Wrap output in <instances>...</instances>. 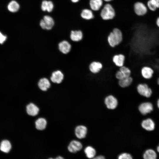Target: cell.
Masks as SVG:
<instances>
[{
  "mask_svg": "<svg viewBox=\"0 0 159 159\" xmlns=\"http://www.w3.org/2000/svg\"><path fill=\"white\" fill-rule=\"evenodd\" d=\"M82 33L81 31H72L71 32L70 38L73 41H79L82 39Z\"/></svg>",
  "mask_w": 159,
  "mask_h": 159,
  "instance_id": "7402d4cb",
  "label": "cell"
},
{
  "mask_svg": "<svg viewBox=\"0 0 159 159\" xmlns=\"http://www.w3.org/2000/svg\"><path fill=\"white\" fill-rule=\"evenodd\" d=\"M19 8L18 3L15 1H12L9 2L8 6V9L11 12H14L17 11Z\"/></svg>",
  "mask_w": 159,
  "mask_h": 159,
  "instance_id": "484cf974",
  "label": "cell"
},
{
  "mask_svg": "<svg viewBox=\"0 0 159 159\" xmlns=\"http://www.w3.org/2000/svg\"><path fill=\"white\" fill-rule=\"evenodd\" d=\"M154 70L150 67L145 66L141 69V74L142 77L146 79H149L153 77Z\"/></svg>",
  "mask_w": 159,
  "mask_h": 159,
  "instance_id": "7c38bea8",
  "label": "cell"
},
{
  "mask_svg": "<svg viewBox=\"0 0 159 159\" xmlns=\"http://www.w3.org/2000/svg\"><path fill=\"white\" fill-rule=\"evenodd\" d=\"M104 1H110L112 0H104Z\"/></svg>",
  "mask_w": 159,
  "mask_h": 159,
  "instance_id": "ab89813d",
  "label": "cell"
},
{
  "mask_svg": "<svg viewBox=\"0 0 159 159\" xmlns=\"http://www.w3.org/2000/svg\"><path fill=\"white\" fill-rule=\"evenodd\" d=\"M147 5L149 8L152 11L155 10L157 9L156 6L153 3L151 0L148 1Z\"/></svg>",
  "mask_w": 159,
  "mask_h": 159,
  "instance_id": "f546056e",
  "label": "cell"
},
{
  "mask_svg": "<svg viewBox=\"0 0 159 159\" xmlns=\"http://www.w3.org/2000/svg\"><path fill=\"white\" fill-rule=\"evenodd\" d=\"M135 13L138 16H142L145 14L147 12V8L145 5L140 2L136 3L134 6Z\"/></svg>",
  "mask_w": 159,
  "mask_h": 159,
  "instance_id": "9c48e42d",
  "label": "cell"
},
{
  "mask_svg": "<svg viewBox=\"0 0 159 159\" xmlns=\"http://www.w3.org/2000/svg\"><path fill=\"white\" fill-rule=\"evenodd\" d=\"M156 24L157 26L159 28V17L156 20Z\"/></svg>",
  "mask_w": 159,
  "mask_h": 159,
  "instance_id": "e575fe53",
  "label": "cell"
},
{
  "mask_svg": "<svg viewBox=\"0 0 159 159\" xmlns=\"http://www.w3.org/2000/svg\"><path fill=\"white\" fill-rule=\"evenodd\" d=\"M36 128L39 130L44 129L46 126L47 122L43 118H39L35 122Z\"/></svg>",
  "mask_w": 159,
  "mask_h": 159,
  "instance_id": "ffe728a7",
  "label": "cell"
},
{
  "mask_svg": "<svg viewBox=\"0 0 159 159\" xmlns=\"http://www.w3.org/2000/svg\"><path fill=\"white\" fill-rule=\"evenodd\" d=\"M133 81L132 78L130 76L119 80L118 83L120 87L125 88L130 86L132 84Z\"/></svg>",
  "mask_w": 159,
  "mask_h": 159,
  "instance_id": "e0dca14e",
  "label": "cell"
},
{
  "mask_svg": "<svg viewBox=\"0 0 159 159\" xmlns=\"http://www.w3.org/2000/svg\"><path fill=\"white\" fill-rule=\"evenodd\" d=\"M11 145L10 142L7 140H2L0 144V150L5 153H8L10 150Z\"/></svg>",
  "mask_w": 159,
  "mask_h": 159,
  "instance_id": "d6986e66",
  "label": "cell"
},
{
  "mask_svg": "<svg viewBox=\"0 0 159 159\" xmlns=\"http://www.w3.org/2000/svg\"><path fill=\"white\" fill-rule=\"evenodd\" d=\"M71 1L74 3L77 2L79 1V0H71Z\"/></svg>",
  "mask_w": 159,
  "mask_h": 159,
  "instance_id": "d590c367",
  "label": "cell"
},
{
  "mask_svg": "<svg viewBox=\"0 0 159 159\" xmlns=\"http://www.w3.org/2000/svg\"><path fill=\"white\" fill-rule=\"evenodd\" d=\"M151 1L157 8H159V0H151Z\"/></svg>",
  "mask_w": 159,
  "mask_h": 159,
  "instance_id": "1f68e13d",
  "label": "cell"
},
{
  "mask_svg": "<svg viewBox=\"0 0 159 159\" xmlns=\"http://www.w3.org/2000/svg\"><path fill=\"white\" fill-rule=\"evenodd\" d=\"M102 4V0H91L90 5L91 9L94 11L100 9Z\"/></svg>",
  "mask_w": 159,
  "mask_h": 159,
  "instance_id": "d4e9b609",
  "label": "cell"
},
{
  "mask_svg": "<svg viewBox=\"0 0 159 159\" xmlns=\"http://www.w3.org/2000/svg\"><path fill=\"white\" fill-rule=\"evenodd\" d=\"M53 7V4L51 1L44 0L42 3L41 8L43 11H47L49 12H50L52 10Z\"/></svg>",
  "mask_w": 159,
  "mask_h": 159,
  "instance_id": "44dd1931",
  "label": "cell"
},
{
  "mask_svg": "<svg viewBox=\"0 0 159 159\" xmlns=\"http://www.w3.org/2000/svg\"><path fill=\"white\" fill-rule=\"evenodd\" d=\"M83 147L82 143L79 141L73 140L71 141L67 147L68 150L72 153H75L80 151Z\"/></svg>",
  "mask_w": 159,
  "mask_h": 159,
  "instance_id": "5b68a950",
  "label": "cell"
},
{
  "mask_svg": "<svg viewBox=\"0 0 159 159\" xmlns=\"http://www.w3.org/2000/svg\"><path fill=\"white\" fill-rule=\"evenodd\" d=\"M0 37V43L1 44H2L7 39V36L1 32Z\"/></svg>",
  "mask_w": 159,
  "mask_h": 159,
  "instance_id": "4dcf8cb0",
  "label": "cell"
},
{
  "mask_svg": "<svg viewBox=\"0 0 159 159\" xmlns=\"http://www.w3.org/2000/svg\"><path fill=\"white\" fill-rule=\"evenodd\" d=\"M59 51L64 54L68 53L70 51L71 45L68 42L63 41L60 42L58 45Z\"/></svg>",
  "mask_w": 159,
  "mask_h": 159,
  "instance_id": "9a60e30c",
  "label": "cell"
},
{
  "mask_svg": "<svg viewBox=\"0 0 159 159\" xmlns=\"http://www.w3.org/2000/svg\"><path fill=\"white\" fill-rule=\"evenodd\" d=\"M137 89L138 93L144 97H150L152 93V90L146 83H140L138 85Z\"/></svg>",
  "mask_w": 159,
  "mask_h": 159,
  "instance_id": "3957f363",
  "label": "cell"
},
{
  "mask_svg": "<svg viewBox=\"0 0 159 159\" xmlns=\"http://www.w3.org/2000/svg\"><path fill=\"white\" fill-rule=\"evenodd\" d=\"M39 111V108L33 103H30L26 106V112L29 115L35 116L38 114Z\"/></svg>",
  "mask_w": 159,
  "mask_h": 159,
  "instance_id": "5bb4252c",
  "label": "cell"
},
{
  "mask_svg": "<svg viewBox=\"0 0 159 159\" xmlns=\"http://www.w3.org/2000/svg\"><path fill=\"white\" fill-rule=\"evenodd\" d=\"M125 57V55L120 54L115 55L113 58V61L117 67H120L124 65Z\"/></svg>",
  "mask_w": 159,
  "mask_h": 159,
  "instance_id": "8fae6325",
  "label": "cell"
},
{
  "mask_svg": "<svg viewBox=\"0 0 159 159\" xmlns=\"http://www.w3.org/2000/svg\"><path fill=\"white\" fill-rule=\"evenodd\" d=\"M49 159H64V158L62 157L59 156H58L55 158H50Z\"/></svg>",
  "mask_w": 159,
  "mask_h": 159,
  "instance_id": "836d02e7",
  "label": "cell"
},
{
  "mask_svg": "<svg viewBox=\"0 0 159 159\" xmlns=\"http://www.w3.org/2000/svg\"><path fill=\"white\" fill-rule=\"evenodd\" d=\"M81 16L83 18L88 20L92 19L93 15L92 11L88 9H85L82 10Z\"/></svg>",
  "mask_w": 159,
  "mask_h": 159,
  "instance_id": "4316f807",
  "label": "cell"
},
{
  "mask_svg": "<svg viewBox=\"0 0 159 159\" xmlns=\"http://www.w3.org/2000/svg\"><path fill=\"white\" fill-rule=\"evenodd\" d=\"M92 159H105V158L103 155H100L95 156Z\"/></svg>",
  "mask_w": 159,
  "mask_h": 159,
  "instance_id": "d6a6232c",
  "label": "cell"
},
{
  "mask_svg": "<svg viewBox=\"0 0 159 159\" xmlns=\"http://www.w3.org/2000/svg\"><path fill=\"white\" fill-rule=\"evenodd\" d=\"M50 83L49 80L47 78L41 79L38 82V86L42 91H46L50 86Z\"/></svg>",
  "mask_w": 159,
  "mask_h": 159,
  "instance_id": "2e32d148",
  "label": "cell"
},
{
  "mask_svg": "<svg viewBox=\"0 0 159 159\" xmlns=\"http://www.w3.org/2000/svg\"><path fill=\"white\" fill-rule=\"evenodd\" d=\"M141 125L144 129L148 131L153 130L155 127V124L150 118L143 120L142 122Z\"/></svg>",
  "mask_w": 159,
  "mask_h": 159,
  "instance_id": "4fadbf2b",
  "label": "cell"
},
{
  "mask_svg": "<svg viewBox=\"0 0 159 159\" xmlns=\"http://www.w3.org/2000/svg\"><path fill=\"white\" fill-rule=\"evenodd\" d=\"M104 103L107 108L110 110L115 109L117 106V99L114 96L110 95L106 96L104 100Z\"/></svg>",
  "mask_w": 159,
  "mask_h": 159,
  "instance_id": "277c9868",
  "label": "cell"
},
{
  "mask_svg": "<svg viewBox=\"0 0 159 159\" xmlns=\"http://www.w3.org/2000/svg\"><path fill=\"white\" fill-rule=\"evenodd\" d=\"M119 70L120 71L124 78L129 77L131 74V71L130 69L125 66L120 67Z\"/></svg>",
  "mask_w": 159,
  "mask_h": 159,
  "instance_id": "83f0119b",
  "label": "cell"
},
{
  "mask_svg": "<svg viewBox=\"0 0 159 159\" xmlns=\"http://www.w3.org/2000/svg\"><path fill=\"white\" fill-rule=\"evenodd\" d=\"M157 149L158 152L159 153V145L157 147Z\"/></svg>",
  "mask_w": 159,
  "mask_h": 159,
  "instance_id": "74e56055",
  "label": "cell"
},
{
  "mask_svg": "<svg viewBox=\"0 0 159 159\" xmlns=\"http://www.w3.org/2000/svg\"><path fill=\"white\" fill-rule=\"evenodd\" d=\"M54 24V22L53 19L49 16H44L41 23L42 29L47 30L51 29Z\"/></svg>",
  "mask_w": 159,
  "mask_h": 159,
  "instance_id": "52a82bcc",
  "label": "cell"
},
{
  "mask_svg": "<svg viewBox=\"0 0 159 159\" xmlns=\"http://www.w3.org/2000/svg\"><path fill=\"white\" fill-rule=\"evenodd\" d=\"M87 129L84 125H80L76 126L74 129V133L76 137L79 139H82L86 136Z\"/></svg>",
  "mask_w": 159,
  "mask_h": 159,
  "instance_id": "8992f818",
  "label": "cell"
},
{
  "mask_svg": "<svg viewBox=\"0 0 159 159\" xmlns=\"http://www.w3.org/2000/svg\"><path fill=\"white\" fill-rule=\"evenodd\" d=\"M64 77L62 73L59 70H57L52 73L50 80L53 83L60 84L62 81Z\"/></svg>",
  "mask_w": 159,
  "mask_h": 159,
  "instance_id": "30bf717a",
  "label": "cell"
},
{
  "mask_svg": "<svg viewBox=\"0 0 159 159\" xmlns=\"http://www.w3.org/2000/svg\"><path fill=\"white\" fill-rule=\"evenodd\" d=\"M157 82L158 85H159V77L157 80Z\"/></svg>",
  "mask_w": 159,
  "mask_h": 159,
  "instance_id": "f35d334b",
  "label": "cell"
},
{
  "mask_svg": "<svg viewBox=\"0 0 159 159\" xmlns=\"http://www.w3.org/2000/svg\"><path fill=\"white\" fill-rule=\"evenodd\" d=\"M139 110L143 115L149 113L153 110V105L150 102H145L141 103L139 107Z\"/></svg>",
  "mask_w": 159,
  "mask_h": 159,
  "instance_id": "ba28073f",
  "label": "cell"
},
{
  "mask_svg": "<svg viewBox=\"0 0 159 159\" xmlns=\"http://www.w3.org/2000/svg\"><path fill=\"white\" fill-rule=\"evenodd\" d=\"M115 11L112 6L109 4L105 5L101 12V16L104 20H108L112 19L115 16Z\"/></svg>",
  "mask_w": 159,
  "mask_h": 159,
  "instance_id": "7a4b0ae2",
  "label": "cell"
},
{
  "mask_svg": "<svg viewBox=\"0 0 159 159\" xmlns=\"http://www.w3.org/2000/svg\"><path fill=\"white\" fill-rule=\"evenodd\" d=\"M118 159H132V158L129 153H124L119 155Z\"/></svg>",
  "mask_w": 159,
  "mask_h": 159,
  "instance_id": "f1b7e54d",
  "label": "cell"
},
{
  "mask_svg": "<svg viewBox=\"0 0 159 159\" xmlns=\"http://www.w3.org/2000/svg\"><path fill=\"white\" fill-rule=\"evenodd\" d=\"M84 151L87 157L89 159H92L96 156V150L92 146H87L85 148Z\"/></svg>",
  "mask_w": 159,
  "mask_h": 159,
  "instance_id": "ac0fdd59",
  "label": "cell"
},
{
  "mask_svg": "<svg viewBox=\"0 0 159 159\" xmlns=\"http://www.w3.org/2000/svg\"><path fill=\"white\" fill-rule=\"evenodd\" d=\"M157 154L155 151L152 149L146 150L144 153V159H156Z\"/></svg>",
  "mask_w": 159,
  "mask_h": 159,
  "instance_id": "603a6c76",
  "label": "cell"
},
{
  "mask_svg": "<svg viewBox=\"0 0 159 159\" xmlns=\"http://www.w3.org/2000/svg\"><path fill=\"white\" fill-rule=\"evenodd\" d=\"M102 67V64L99 62H94L90 65V69L93 73L98 72Z\"/></svg>",
  "mask_w": 159,
  "mask_h": 159,
  "instance_id": "cb8c5ba5",
  "label": "cell"
},
{
  "mask_svg": "<svg viewBox=\"0 0 159 159\" xmlns=\"http://www.w3.org/2000/svg\"><path fill=\"white\" fill-rule=\"evenodd\" d=\"M123 34L121 31L118 28L114 29L108 37V41L110 45L114 47L120 44L123 40Z\"/></svg>",
  "mask_w": 159,
  "mask_h": 159,
  "instance_id": "6da1fadb",
  "label": "cell"
},
{
  "mask_svg": "<svg viewBox=\"0 0 159 159\" xmlns=\"http://www.w3.org/2000/svg\"><path fill=\"white\" fill-rule=\"evenodd\" d=\"M157 105H158V107L159 108V99L157 101Z\"/></svg>",
  "mask_w": 159,
  "mask_h": 159,
  "instance_id": "8d00e7d4",
  "label": "cell"
}]
</instances>
